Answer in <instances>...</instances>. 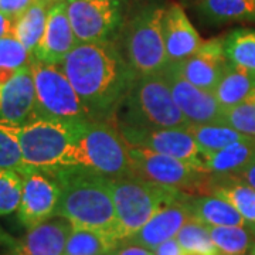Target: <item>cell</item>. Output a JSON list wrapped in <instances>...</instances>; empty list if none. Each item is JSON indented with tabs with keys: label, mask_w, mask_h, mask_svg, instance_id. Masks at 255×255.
I'll use <instances>...</instances> for the list:
<instances>
[{
	"label": "cell",
	"mask_w": 255,
	"mask_h": 255,
	"mask_svg": "<svg viewBox=\"0 0 255 255\" xmlns=\"http://www.w3.org/2000/svg\"><path fill=\"white\" fill-rule=\"evenodd\" d=\"M162 74L170 88L176 105L190 124H223L226 110L220 105L213 92L200 90L183 78L174 64H167Z\"/></svg>",
	"instance_id": "4fadbf2b"
},
{
	"label": "cell",
	"mask_w": 255,
	"mask_h": 255,
	"mask_svg": "<svg viewBox=\"0 0 255 255\" xmlns=\"http://www.w3.org/2000/svg\"><path fill=\"white\" fill-rule=\"evenodd\" d=\"M101 255H110V254H108V253H107V254H101Z\"/></svg>",
	"instance_id": "ee69618b"
},
{
	"label": "cell",
	"mask_w": 255,
	"mask_h": 255,
	"mask_svg": "<svg viewBox=\"0 0 255 255\" xmlns=\"http://www.w3.org/2000/svg\"><path fill=\"white\" fill-rule=\"evenodd\" d=\"M14 24H16V18L10 17L6 13L0 11V38L14 36Z\"/></svg>",
	"instance_id": "74e56055"
},
{
	"label": "cell",
	"mask_w": 255,
	"mask_h": 255,
	"mask_svg": "<svg viewBox=\"0 0 255 255\" xmlns=\"http://www.w3.org/2000/svg\"><path fill=\"white\" fill-rule=\"evenodd\" d=\"M68 220L55 216L27 228L26 236L11 244L16 255H64L68 237L73 231Z\"/></svg>",
	"instance_id": "2e32d148"
},
{
	"label": "cell",
	"mask_w": 255,
	"mask_h": 255,
	"mask_svg": "<svg viewBox=\"0 0 255 255\" xmlns=\"http://www.w3.org/2000/svg\"><path fill=\"white\" fill-rule=\"evenodd\" d=\"M223 48L228 63L255 74V30L231 31L223 40Z\"/></svg>",
	"instance_id": "4316f807"
},
{
	"label": "cell",
	"mask_w": 255,
	"mask_h": 255,
	"mask_svg": "<svg viewBox=\"0 0 255 255\" xmlns=\"http://www.w3.org/2000/svg\"><path fill=\"white\" fill-rule=\"evenodd\" d=\"M33 55L14 36L0 38V67L20 68L30 65Z\"/></svg>",
	"instance_id": "836d02e7"
},
{
	"label": "cell",
	"mask_w": 255,
	"mask_h": 255,
	"mask_svg": "<svg viewBox=\"0 0 255 255\" xmlns=\"http://www.w3.org/2000/svg\"><path fill=\"white\" fill-rule=\"evenodd\" d=\"M186 253L183 251V248L179 244V241L174 238H170L167 241H164L163 244L157 247L155 250V255H184Z\"/></svg>",
	"instance_id": "8d00e7d4"
},
{
	"label": "cell",
	"mask_w": 255,
	"mask_h": 255,
	"mask_svg": "<svg viewBox=\"0 0 255 255\" xmlns=\"http://www.w3.org/2000/svg\"><path fill=\"white\" fill-rule=\"evenodd\" d=\"M128 153L135 176L163 187L182 191L200 187L207 179V173L197 170L191 164L143 146L128 143Z\"/></svg>",
	"instance_id": "9c48e42d"
},
{
	"label": "cell",
	"mask_w": 255,
	"mask_h": 255,
	"mask_svg": "<svg viewBox=\"0 0 255 255\" xmlns=\"http://www.w3.org/2000/svg\"><path fill=\"white\" fill-rule=\"evenodd\" d=\"M34 0H0V11L17 18Z\"/></svg>",
	"instance_id": "d590c367"
},
{
	"label": "cell",
	"mask_w": 255,
	"mask_h": 255,
	"mask_svg": "<svg viewBox=\"0 0 255 255\" xmlns=\"http://www.w3.org/2000/svg\"><path fill=\"white\" fill-rule=\"evenodd\" d=\"M118 241L110 233L73 228L64 255H101L110 253Z\"/></svg>",
	"instance_id": "484cf974"
},
{
	"label": "cell",
	"mask_w": 255,
	"mask_h": 255,
	"mask_svg": "<svg viewBox=\"0 0 255 255\" xmlns=\"http://www.w3.org/2000/svg\"><path fill=\"white\" fill-rule=\"evenodd\" d=\"M121 125L137 128H187L190 122L176 105L163 74L137 77L121 105Z\"/></svg>",
	"instance_id": "8992f818"
},
{
	"label": "cell",
	"mask_w": 255,
	"mask_h": 255,
	"mask_svg": "<svg viewBox=\"0 0 255 255\" xmlns=\"http://www.w3.org/2000/svg\"><path fill=\"white\" fill-rule=\"evenodd\" d=\"M0 169H10L23 174L27 166L23 160L16 137L0 127Z\"/></svg>",
	"instance_id": "d6a6232c"
},
{
	"label": "cell",
	"mask_w": 255,
	"mask_h": 255,
	"mask_svg": "<svg viewBox=\"0 0 255 255\" xmlns=\"http://www.w3.org/2000/svg\"><path fill=\"white\" fill-rule=\"evenodd\" d=\"M78 43L107 41L121 24L119 0H65Z\"/></svg>",
	"instance_id": "7c38bea8"
},
{
	"label": "cell",
	"mask_w": 255,
	"mask_h": 255,
	"mask_svg": "<svg viewBox=\"0 0 255 255\" xmlns=\"http://www.w3.org/2000/svg\"><path fill=\"white\" fill-rule=\"evenodd\" d=\"M187 206L191 219L209 227H228V226H248L237 209L219 194L189 196Z\"/></svg>",
	"instance_id": "ffe728a7"
},
{
	"label": "cell",
	"mask_w": 255,
	"mask_h": 255,
	"mask_svg": "<svg viewBox=\"0 0 255 255\" xmlns=\"http://www.w3.org/2000/svg\"><path fill=\"white\" fill-rule=\"evenodd\" d=\"M253 159H255V137H247L214 153L203 156L206 172L223 177L238 174Z\"/></svg>",
	"instance_id": "44dd1931"
},
{
	"label": "cell",
	"mask_w": 255,
	"mask_h": 255,
	"mask_svg": "<svg viewBox=\"0 0 255 255\" xmlns=\"http://www.w3.org/2000/svg\"><path fill=\"white\" fill-rule=\"evenodd\" d=\"M36 112V88L30 65L20 67L9 81L0 82V119L23 125Z\"/></svg>",
	"instance_id": "9a60e30c"
},
{
	"label": "cell",
	"mask_w": 255,
	"mask_h": 255,
	"mask_svg": "<svg viewBox=\"0 0 255 255\" xmlns=\"http://www.w3.org/2000/svg\"><path fill=\"white\" fill-rule=\"evenodd\" d=\"M176 240L186 254L220 255V251L210 236L209 226L190 219L177 233Z\"/></svg>",
	"instance_id": "f546056e"
},
{
	"label": "cell",
	"mask_w": 255,
	"mask_h": 255,
	"mask_svg": "<svg viewBox=\"0 0 255 255\" xmlns=\"http://www.w3.org/2000/svg\"><path fill=\"white\" fill-rule=\"evenodd\" d=\"M55 172L61 183V197L55 216L68 220L75 228L104 231L114 237L117 213L110 177L81 167Z\"/></svg>",
	"instance_id": "7a4b0ae2"
},
{
	"label": "cell",
	"mask_w": 255,
	"mask_h": 255,
	"mask_svg": "<svg viewBox=\"0 0 255 255\" xmlns=\"http://www.w3.org/2000/svg\"><path fill=\"white\" fill-rule=\"evenodd\" d=\"M30 68L36 88L34 114L68 122L95 121L60 65L33 58Z\"/></svg>",
	"instance_id": "ba28073f"
},
{
	"label": "cell",
	"mask_w": 255,
	"mask_h": 255,
	"mask_svg": "<svg viewBox=\"0 0 255 255\" xmlns=\"http://www.w3.org/2000/svg\"><path fill=\"white\" fill-rule=\"evenodd\" d=\"M118 130L129 145L143 146L159 153L172 156L191 164L193 167H196L203 173H207L204 169L200 149L196 143L194 137L187 130V128L153 129V128L128 127L118 124Z\"/></svg>",
	"instance_id": "8fae6325"
},
{
	"label": "cell",
	"mask_w": 255,
	"mask_h": 255,
	"mask_svg": "<svg viewBox=\"0 0 255 255\" xmlns=\"http://www.w3.org/2000/svg\"><path fill=\"white\" fill-rule=\"evenodd\" d=\"M51 6L53 4L43 0H34L27 9L16 18L14 37L27 48L31 55H34L37 47L43 38Z\"/></svg>",
	"instance_id": "603a6c76"
},
{
	"label": "cell",
	"mask_w": 255,
	"mask_h": 255,
	"mask_svg": "<svg viewBox=\"0 0 255 255\" xmlns=\"http://www.w3.org/2000/svg\"><path fill=\"white\" fill-rule=\"evenodd\" d=\"M209 228L220 255H246L255 244L254 234L247 226Z\"/></svg>",
	"instance_id": "83f0119b"
},
{
	"label": "cell",
	"mask_w": 255,
	"mask_h": 255,
	"mask_svg": "<svg viewBox=\"0 0 255 255\" xmlns=\"http://www.w3.org/2000/svg\"><path fill=\"white\" fill-rule=\"evenodd\" d=\"M223 124L247 136L255 137V94L237 107L226 110Z\"/></svg>",
	"instance_id": "1f68e13d"
},
{
	"label": "cell",
	"mask_w": 255,
	"mask_h": 255,
	"mask_svg": "<svg viewBox=\"0 0 255 255\" xmlns=\"http://www.w3.org/2000/svg\"><path fill=\"white\" fill-rule=\"evenodd\" d=\"M246 255H255V244L251 247V250H250V251H248Z\"/></svg>",
	"instance_id": "ab89813d"
},
{
	"label": "cell",
	"mask_w": 255,
	"mask_h": 255,
	"mask_svg": "<svg viewBox=\"0 0 255 255\" xmlns=\"http://www.w3.org/2000/svg\"><path fill=\"white\" fill-rule=\"evenodd\" d=\"M110 255H155L153 250H149L143 246L135 244L129 240L119 241L117 246L111 250Z\"/></svg>",
	"instance_id": "e575fe53"
},
{
	"label": "cell",
	"mask_w": 255,
	"mask_h": 255,
	"mask_svg": "<svg viewBox=\"0 0 255 255\" xmlns=\"http://www.w3.org/2000/svg\"><path fill=\"white\" fill-rule=\"evenodd\" d=\"M187 197L183 194L177 200L163 206L143 227L127 240L155 251L164 241L176 237L180 228L191 219Z\"/></svg>",
	"instance_id": "e0dca14e"
},
{
	"label": "cell",
	"mask_w": 255,
	"mask_h": 255,
	"mask_svg": "<svg viewBox=\"0 0 255 255\" xmlns=\"http://www.w3.org/2000/svg\"><path fill=\"white\" fill-rule=\"evenodd\" d=\"M85 122H68L34 114L23 125L0 119V127L16 137L27 167L58 170L68 146Z\"/></svg>",
	"instance_id": "277c9868"
},
{
	"label": "cell",
	"mask_w": 255,
	"mask_h": 255,
	"mask_svg": "<svg viewBox=\"0 0 255 255\" xmlns=\"http://www.w3.org/2000/svg\"><path fill=\"white\" fill-rule=\"evenodd\" d=\"M58 65L95 121L115 114L136 80L125 55L110 40L78 43Z\"/></svg>",
	"instance_id": "6da1fadb"
},
{
	"label": "cell",
	"mask_w": 255,
	"mask_h": 255,
	"mask_svg": "<svg viewBox=\"0 0 255 255\" xmlns=\"http://www.w3.org/2000/svg\"><path fill=\"white\" fill-rule=\"evenodd\" d=\"M43 1H47V3H50V4H55V3L63 1V0H43Z\"/></svg>",
	"instance_id": "60d3db41"
},
{
	"label": "cell",
	"mask_w": 255,
	"mask_h": 255,
	"mask_svg": "<svg viewBox=\"0 0 255 255\" xmlns=\"http://www.w3.org/2000/svg\"><path fill=\"white\" fill-rule=\"evenodd\" d=\"M187 130L194 137L203 156L221 150L238 140L251 137L224 124H203V125L190 124L187 127Z\"/></svg>",
	"instance_id": "cb8c5ba5"
},
{
	"label": "cell",
	"mask_w": 255,
	"mask_h": 255,
	"mask_svg": "<svg viewBox=\"0 0 255 255\" xmlns=\"http://www.w3.org/2000/svg\"><path fill=\"white\" fill-rule=\"evenodd\" d=\"M164 10L160 6H146L128 23L124 55L136 78L163 73L169 64L163 34Z\"/></svg>",
	"instance_id": "52a82bcc"
},
{
	"label": "cell",
	"mask_w": 255,
	"mask_h": 255,
	"mask_svg": "<svg viewBox=\"0 0 255 255\" xmlns=\"http://www.w3.org/2000/svg\"><path fill=\"white\" fill-rule=\"evenodd\" d=\"M184 255H196V254H184Z\"/></svg>",
	"instance_id": "7bdbcfd3"
},
{
	"label": "cell",
	"mask_w": 255,
	"mask_h": 255,
	"mask_svg": "<svg viewBox=\"0 0 255 255\" xmlns=\"http://www.w3.org/2000/svg\"><path fill=\"white\" fill-rule=\"evenodd\" d=\"M211 193L230 201L244 217L248 226H255V189L234 176H228L224 182L217 183L211 189Z\"/></svg>",
	"instance_id": "d4e9b609"
},
{
	"label": "cell",
	"mask_w": 255,
	"mask_h": 255,
	"mask_svg": "<svg viewBox=\"0 0 255 255\" xmlns=\"http://www.w3.org/2000/svg\"><path fill=\"white\" fill-rule=\"evenodd\" d=\"M163 34L169 64H179L187 60L196 54L204 43L184 10L176 3L164 10Z\"/></svg>",
	"instance_id": "d6986e66"
},
{
	"label": "cell",
	"mask_w": 255,
	"mask_h": 255,
	"mask_svg": "<svg viewBox=\"0 0 255 255\" xmlns=\"http://www.w3.org/2000/svg\"><path fill=\"white\" fill-rule=\"evenodd\" d=\"M110 187L117 213L114 237L118 243L132 237L163 206L183 196L180 190L163 187L137 176L110 179Z\"/></svg>",
	"instance_id": "5b68a950"
},
{
	"label": "cell",
	"mask_w": 255,
	"mask_h": 255,
	"mask_svg": "<svg viewBox=\"0 0 255 255\" xmlns=\"http://www.w3.org/2000/svg\"><path fill=\"white\" fill-rule=\"evenodd\" d=\"M23 189V176L10 169H0V216L17 211Z\"/></svg>",
	"instance_id": "4dcf8cb0"
},
{
	"label": "cell",
	"mask_w": 255,
	"mask_h": 255,
	"mask_svg": "<svg viewBox=\"0 0 255 255\" xmlns=\"http://www.w3.org/2000/svg\"><path fill=\"white\" fill-rule=\"evenodd\" d=\"M77 44L78 41L67 14L65 1H58L50 9L44 34L33 58L58 65Z\"/></svg>",
	"instance_id": "ac0fdd59"
},
{
	"label": "cell",
	"mask_w": 255,
	"mask_h": 255,
	"mask_svg": "<svg viewBox=\"0 0 255 255\" xmlns=\"http://www.w3.org/2000/svg\"><path fill=\"white\" fill-rule=\"evenodd\" d=\"M234 177H237L238 180L247 183L248 186H251L253 189H255V159H253L250 163L247 164L246 167L236 174Z\"/></svg>",
	"instance_id": "f35d334b"
},
{
	"label": "cell",
	"mask_w": 255,
	"mask_h": 255,
	"mask_svg": "<svg viewBox=\"0 0 255 255\" xmlns=\"http://www.w3.org/2000/svg\"><path fill=\"white\" fill-rule=\"evenodd\" d=\"M199 6L216 23L255 18V0H200Z\"/></svg>",
	"instance_id": "f1b7e54d"
},
{
	"label": "cell",
	"mask_w": 255,
	"mask_h": 255,
	"mask_svg": "<svg viewBox=\"0 0 255 255\" xmlns=\"http://www.w3.org/2000/svg\"><path fill=\"white\" fill-rule=\"evenodd\" d=\"M70 167L90 169L110 179L135 176L127 140L118 128L107 121H90L82 125L61 160L60 169Z\"/></svg>",
	"instance_id": "3957f363"
},
{
	"label": "cell",
	"mask_w": 255,
	"mask_h": 255,
	"mask_svg": "<svg viewBox=\"0 0 255 255\" xmlns=\"http://www.w3.org/2000/svg\"><path fill=\"white\" fill-rule=\"evenodd\" d=\"M4 255H16L14 253H10V254H4Z\"/></svg>",
	"instance_id": "b9f144b4"
},
{
	"label": "cell",
	"mask_w": 255,
	"mask_h": 255,
	"mask_svg": "<svg viewBox=\"0 0 255 255\" xmlns=\"http://www.w3.org/2000/svg\"><path fill=\"white\" fill-rule=\"evenodd\" d=\"M21 176L23 189L17 209L21 226L30 228L55 217L61 197V183L57 172L27 167Z\"/></svg>",
	"instance_id": "30bf717a"
},
{
	"label": "cell",
	"mask_w": 255,
	"mask_h": 255,
	"mask_svg": "<svg viewBox=\"0 0 255 255\" xmlns=\"http://www.w3.org/2000/svg\"><path fill=\"white\" fill-rule=\"evenodd\" d=\"M228 64L223 48V40L214 38L204 41L196 54L174 65L183 78H186L194 87L213 92Z\"/></svg>",
	"instance_id": "5bb4252c"
},
{
	"label": "cell",
	"mask_w": 255,
	"mask_h": 255,
	"mask_svg": "<svg viewBox=\"0 0 255 255\" xmlns=\"http://www.w3.org/2000/svg\"><path fill=\"white\" fill-rule=\"evenodd\" d=\"M213 94L224 110L234 108L255 94V74L228 64Z\"/></svg>",
	"instance_id": "7402d4cb"
}]
</instances>
